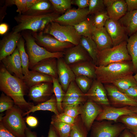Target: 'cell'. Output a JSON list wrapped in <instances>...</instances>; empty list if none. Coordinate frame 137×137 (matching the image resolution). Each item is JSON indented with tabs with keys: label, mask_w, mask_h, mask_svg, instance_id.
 Masks as SVG:
<instances>
[{
	"label": "cell",
	"mask_w": 137,
	"mask_h": 137,
	"mask_svg": "<svg viewBox=\"0 0 137 137\" xmlns=\"http://www.w3.org/2000/svg\"><path fill=\"white\" fill-rule=\"evenodd\" d=\"M0 67V89L5 94L10 97L15 105L23 111H28L34 106L28 102L24 96L28 89L23 80L9 73L3 64Z\"/></svg>",
	"instance_id": "1"
},
{
	"label": "cell",
	"mask_w": 137,
	"mask_h": 137,
	"mask_svg": "<svg viewBox=\"0 0 137 137\" xmlns=\"http://www.w3.org/2000/svg\"><path fill=\"white\" fill-rule=\"evenodd\" d=\"M60 16V14L55 11L38 15L19 14L14 18L18 24L13 28L12 31L15 33L26 30H30L33 33L43 31L48 24Z\"/></svg>",
	"instance_id": "2"
},
{
	"label": "cell",
	"mask_w": 137,
	"mask_h": 137,
	"mask_svg": "<svg viewBox=\"0 0 137 137\" xmlns=\"http://www.w3.org/2000/svg\"><path fill=\"white\" fill-rule=\"evenodd\" d=\"M134 72L131 61L114 63L106 66H95L96 79L103 84L132 74Z\"/></svg>",
	"instance_id": "3"
},
{
	"label": "cell",
	"mask_w": 137,
	"mask_h": 137,
	"mask_svg": "<svg viewBox=\"0 0 137 137\" xmlns=\"http://www.w3.org/2000/svg\"><path fill=\"white\" fill-rule=\"evenodd\" d=\"M22 31V36L26 42L30 69L38 62L45 59L53 57L58 59L63 57L64 52H50L36 43L31 32L25 30Z\"/></svg>",
	"instance_id": "4"
},
{
	"label": "cell",
	"mask_w": 137,
	"mask_h": 137,
	"mask_svg": "<svg viewBox=\"0 0 137 137\" xmlns=\"http://www.w3.org/2000/svg\"><path fill=\"white\" fill-rule=\"evenodd\" d=\"M24 112L15 105L6 111L3 117L0 115V122L10 132L16 137H26L27 127L23 118Z\"/></svg>",
	"instance_id": "5"
},
{
	"label": "cell",
	"mask_w": 137,
	"mask_h": 137,
	"mask_svg": "<svg viewBox=\"0 0 137 137\" xmlns=\"http://www.w3.org/2000/svg\"><path fill=\"white\" fill-rule=\"evenodd\" d=\"M127 42L124 41L112 47L99 52L96 66H105L114 63L131 61L127 48Z\"/></svg>",
	"instance_id": "6"
},
{
	"label": "cell",
	"mask_w": 137,
	"mask_h": 137,
	"mask_svg": "<svg viewBox=\"0 0 137 137\" xmlns=\"http://www.w3.org/2000/svg\"><path fill=\"white\" fill-rule=\"evenodd\" d=\"M43 32L52 35L60 41L70 42L74 45L79 44L81 37L74 26L62 25L54 22L48 24Z\"/></svg>",
	"instance_id": "7"
},
{
	"label": "cell",
	"mask_w": 137,
	"mask_h": 137,
	"mask_svg": "<svg viewBox=\"0 0 137 137\" xmlns=\"http://www.w3.org/2000/svg\"><path fill=\"white\" fill-rule=\"evenodd\" d=\"M125 128L119 123L107 120L97 121L92 125L90 137H118Z\"/></svg>",
	"instance_id": "8"
},
{
	"label": "cell",
	"mask_w": 137,
	"mask_h": 137,
	"mask_svg": "<svg viewBox=\"0 0 137 137\" xmlns=\"http://www.w3.org/2000/svg\"><path fill=\"white\" fill-rule=\"evenodd\" d=\"M31 32L36 43L50 52H64L67 49L74 46L70 42L60 41L52 35L43 31Z\"/></svg>",
	"instance_id": "9"
},
{
	"label": "cell",
	"mask_w": 137,
	"mask_h": 137,
	"mask_svg": "<svg viewBox=\"0 0 137 137\" xmlns=\"http://www.w3.org/2000/svg\"><path fill=\"white\" fill-rule=\"evenodd\" d=\"M110 106L115 107H137V101L128 97L111 84H104Z\"/></svg>",
	"instance_id": "10"
},
{
	"label": "cell",
	"mask_w": 137,
	"mask_h": 137,
	"mask_svg": "<svg viewBox=\"0 0 137 137\" xmlns=\"http://www.w3.org/2000/svg\"><path fill=\"white\" fill-rule=\"evenodd\" d=\"M102 110V106L89 99L81 106L80 117L88 131L98 115Z\"/></svg>",
	"instance_id": "11"
},
{
	"label": "cell",
	"mask_w": 137,
	"mask_h": 137,
	"mask_svg": "<svg viewBox=\"0 0 137 137\" xmlns=\"http://www.w3.org/2000/svg\"><path fill=\"white\" fill-rule=\"evenodd\" d=\"M89 14L88 8L70 9L53 22L62 25L74 26L84 20Z\"/></svg>",
	"instance_id": "12"
},
{
	"label": "cell",
	"mask_w": 137,
	"mask_h": 137,
	"mask_svg": "<svg viewBox=\"0 0 137 137\" xmlns=\"http://www.w3.org/2000/svg\"><path fill=\"white\" fill-rule=\"evenodd\" d=\"M53 93V82H43L29 88L28 96L33 101L40 103L49 99Z\"/></svg>",
	"instance_id": "13"
},
{
	"label": "cell",
	"mask_w": 137,
	"mask_h": 137,
	"mask_svg": "<svg viewBox=\"0 0 137 137\" xmlns=\"http://www.w3.org/2000/svg\"><path fill=\"white\" fill-rule=\"evenodd\" d=\"M85 95L88 99L101 106L110 105L104 84L96 79H93L91 87Z\"/></svg>",
	"instance_id": "14"
},
{
	"label": "cell",
	"mask_w": 137,
	"mask_h": 137,
	"mask_svg": "<svg viewBox=\"0 0 137 137\" xmlns=\"http://www.w3.org/2000/svg\"><path fill=\"white\" fill-rule=\"evenodd\" d=\"M104 27L111 39L113 46L117 45L124 41H127L128 38L127 32L118 21L109 19L106 21Z\"/></svg>",
	"instance_id": "15"
},
{
	"label": "cell",
	"mask_w": 137,
	"mask_h": 137,
	"mask_svg": "<svg viewBox=\"0 0 137 137\" xmlns=\"http://www.w3.org/2000/svg\"><path fill=\"white\" fill-rule=\"evenodd\" d=\"M63 58L69 65L82 61H92L88 53L80 44L66 49L64 52Z\"/></svg>",
	"instance_id": "16"
},
{
	"label": "cell",
	"mask_w": 137,
	"mask_h": 137,
	"mask_svg": "<svg viewBox=\"0 0 137 137\" xmlns=\"http://www.w3.org/2000/svg\"><path fill=\"white\" fill-rule=\"evenodd\" d=\"M58 79L66 92L70 83L75 81L76 76L63 57L57 59Z\"/></svg>",
	"instance_id": "17"
},
{
	"label": "cell",
	"mask_w": 137,
	"mask_h": 137,
	"mask_svg": "<svg viewBox=\"0 0 137 137\" xmlns=\"http://www.w3.org/2000/svg\"><path fill=\"white\" fill-rule=\"evenodd\" d=\"M22 36L21 33L20 32L15 33L12 31L6 34L0 40V61L13 52Z\"/></svg>",
	"instance_id": "18"
},
{
	"label": "cell",
	"mask_w": 137,
	"mask_h": 137,
	"mask_svg": "<svg viewBox=\"0 0 137 137\" xmlns=\"http://www.w3.org/2000/svg\"><path fill=\"white\" fill-rule=\"evenodd\" d=\"M88 99L78 87L75 81L72 82L70 84L63 99L62 107L68 105L84 104Z\"/></svg>",
	"instance_id": "19"
},
{
	"label": "cell",
	"mask_w": 137,
	"mask_h": 137,
	"mask_svg": "<svg viewBox=\"0 0 137 137\" xmlns=\"http://www.w3.org/2000/svg\"><path fill=\"white\" fill-rule=\"evenodd\" d=\"M1 61L4 66L10 74L23 79L21 62L19 50L17 47L13 52L2 59Z\"/></svg>",
	"instance_id": "20"
},
{
	"label": "cell",
	"mask_w": 137,
	"mask_h": 137,
	"mask_svg": "<svg viewBox=\"0 0 137 137\" xmlns=\"http://www.w3.org/2000/svg\"><path fill=\"white\" fill-rule=\"evenodd\" d=\"M102 110L98 115L97 121L107 120L117 122L118 119L121 116L135 113L128 108V106L116 108L110 105L102 106Z\"/></svg>",
	"instance_id": "21"
},
{
	"label": "cell",
	"mask_w": 137,
	"mask_h": 137,
	"mask_svg": "<svg viewBox=\"0 0 137 137\" xmlns=\"http://www.w3.org/2000/svg\"><path fill=\"white\" fill-rule=\"evenodd\" d=\"M58 78L57 59L49 58L38 62L30 69Z\"/></svg>",
	"instance_id": "22"
},
{
	"label": "cell",
	"mask_w": 137,
	"mask_h": 137,
	"mask_svg": "<svg viewBox=\"0 0 137 137\" xmlns=\"http://www.w3.org/2000/svg\"><path fill=\"white\" fill-rule=\"evenodd\" d=\"M91 38L96 44L98 52L113 46L111 39L104 27L96 28Z\"/></svg>",
	"instance_id": "23"
},
{
	"label": "cell",
	"mask_w": 137,
	"mask_h": 137,
	"mask_svg": "<svg viewBox=\"0 0 137 137\" xmlns=\"http://www.w3.org/2000/svg\"><path fill=\"white\" fill-rule=\"evenodd\" d=\"M96 65L92 61H82L69 65L76 76H85L93 79H96Z\"/></svg>",
	"instance_id": "24"
},
{
	"label": "cell",
	"mask_w": 137,
	"mask_h": 137,
	"mask_svg": "<svg viewBox=\"0 0 137 137\" xmlns=\"http://www.w3.org/2000/svg\"><path fill=\"white\" fill-rule=\"evenodd\" d=\"M118 21L130 36L137 31V10L127 12Z\"/></svg>",
	"instance_id": "25"
},
{
	"label": "cell",
	"mask_w": 137,
	"mask_h": 137,
	"mask_svg": "<svg viewBox=\"0 0 137 137\" xmlns=\"http://www.w3.org/2000/svg\"><path fill=\"white\" fill-rule=\"evenodd\" d=\"M107 11L110 19L118 21L127 12L125 0H116L112 5L107 8Z\"/></svg>",
	"instance_id": "26"
},
{
	"label": "cell",
	"mask_w": 137,
	"mask_h": 137,
	"mask_svg": "<svg viewBox=\"0 0 137 137\" xmlns=\"http://www.w3.org/2000/svg\"><path fill=\"white\" fill-rule=\"evenodd\" d=\"M28 89L32 86L43 82H53L51 76L34 70H31L23 79Z\"/></svg>",
	"instance_id": "27"
},
{
	"label": "cell",
	"mask_w": 137,
	"mask_h": 137,
	"mask_svg": "<svg viewBox=\"0 0 137 137\" xmlns=\"http://www.w3.org/2000/svg\"><path fill=\"white\" fill-rule=\"evenodd\" d=\"M55 11L49 0H39L23 14L38 15L50 13Z\"/></svg>",
	"instance_id": "28"
},
{
	"label": "cell",
	"mask_w": 137,
	"mask_h": 137,
	"mask_svg": "<svg viewBox=\"0 0 137 137\" xmlns=\"http://www.w3.org/2000/svg\"><path fill=\"white\" fill-rule=\"evenodd\" d=\"M39 110L49 111L53 112L56 115L59 114L57 109V101L54 94L47 100L39 103L36 105L33 106L28 111L24 112L23 116Z\"/></svg>",
	"instance_id": "29"
},
{
	"label": "cell",
	"mask_w": 137,
	"mask_h": 137,
	"mask_svg": "<svg viewBox=\"0 0 137 137\" xmlns=\"http://www.w3.org/2000/svg\"><path fill=\"white\" fill-rule=\"evenodd\" d=\"M74 26L79 35L90 38H91L93 32L96 29L92 16H88L83 21Z\"/></svg>",
	"instance_id": "30"
},
{
	"label": "cell",
	"mask_w": 137,
	"mask_h": 137,
	"mask_svg": "<svg viewBox=\"0 0 137 137\" xmlns=\"http://www.w3.org/2000/svg\"><path fill=\"white\" fill-rule=\"evenodd\" d=\"M79 44L88 53L93 62L96 65L99 52L96 44L92 38L81 36Z\"/></svg>",
	"instance_id": "31"
},
{
	"label": "cell",
	"mask_w": 137,
	"mask_h": 137,
	"mask_svg": "<svg viewBox=\"0 0 137 137\" xmlns=\"http://www.w3.org/2000/svg\"><path fill=\"white\" fill-rule=\"evenodd\" d=\"M127 48L131 57L134 72H137V31L127 40Z\"/></svg>",
	"instance_id": "32"
},
{
	"label": "cell",
	"mask_w": 137,
	"mask_h": 137,
	"mask_svg": "<svg viewBox=\"0 0 137 137\" xmlns=\"http://www.w3.org/2000/svg\"><path fill=\"white\" fill-rule=\"evenodd\" d=\"M51 125L54 127L59 137H68L70 136L73 125L59 120L55 115L52 117Z\"/></svg>",
	"instance_id": "33"
},
{
	"label": "cell",
	"mask_w": 137,
	"mask_h": 137,
	"mask_svg": "<svg viewBox=\"0 0 137 137\" xmlns=\"http://www.w3.org/2000/svg\"><path fill=\"white\" fill-rule=\"evenodd\" d=\"M25 40L22 36L19 40L17 46L18 49L21 59L22 68L24 76L28 74L29 70V60L28 55L25 50Z\"/></svg>",
	"instance_id": "34"
},
{
	"label": "cell",
	"mask_w": 137,
	"mask_h": 137,
	"mask_svg": "<svg viewBox=\"0 0 137 137\" xmlns=\"http://www.w3.org/2000/svg\"><path fill=\"white\" fill-rule=\"evenodd\" d=\"M39 0H8L5 1V5L7 6L13 5L17 7L16 11L19 14H23L27 12Z\"/></svg>",
	"instance_id": "35"
},
{
	"label": "cell",
	"mask_w": 137,
	"mask_h": 137,
	"mask_svg": "<svg viewBox=\"0 0 137 137\" xmlns=\"http://www.w3.org/2000/svg\"><path fill=\"white\" fill-rule=\"evenodd\" d=\"M123 93L131 87L137 85L132 74H130L112 81L111 83Z\"/></svg>",
	"instance_id": "36"
},
{
	"label": "cell",
	"mask_w": 137,
	"mask_h": 137,
	"mask_svg": "<svg viewBox=\"0 0 137 137\" xmlns=\"http://www.w3.org/2000/svg\"><path fill=\"white\" fill-rule=\"evenodd\" d=\"M117 122L123 124L132 133L137 132V113L123 115L118 119Z\"/></svg>",
	"instance_id": "37"
},
{
	"label": "cell",
	"mask_w": 137,
	"mask_h": 137,
	"mask_svg": "<svg viewBox=\"0 0 137 137\" xmlns=\"http://www.w3.org/2000/svg\"><path fill=\"white\" fill-rule=\"evenodd\" d=\"M52 77L53 92L56 98L57 109L60 113L63 112L62 104L65 92L63 89L58 79Z\"/></svg>",
	"instance_id": "38"
},
{
	"label": "cell",
	"mask_w": 137,
	"mask_h": 137,
	"mask_svg": "<svg viewBox=\"0 0 137 137\" xmlns=\"http://www.w3.org/2000/svg\"><path fill=\"white\" fill-rule=\"evenodd\" d=\"M88 131L83 125L80 117L76 118L70 134V137H87Z\"/></svg>",
	"instance_id": "39"
},
{
	"label": "cell",
	"mask_w": 137,
	"mask_h": 137,
	"mask_svg": "<svg viewBox=\"0 0 137 137\" xmlns=\"http://www.w3.org/2000/svg\"><path fill=\"white\" fill-rule=\"evenodd\" d=\"M55 11L59 14L65 13L71 9L72 0H49Z\"/></svg>",
	"instance_id": "40"
},
{
	"label": "cell",
	"mask_w": 137,
	"mask_h": 137,
	"mask_svg": "<svg viewBox=\"0 0 137 137\" xmlns=\"http://www.w3.org/2000/svg\"><path fill=\"white\" fill-rule=\"evenodd\" d=\"M93 80L86 76L80 75L76 76L75 81L81 90L85 94L91 87Z\"/></svg>",
	"instance_id": "41"
},
{
	"label": "cell",
	"mask_w": 137,
	"mask_h": 137,
	"mask_svg": "<svg viewBox=\"0 0 137 137\" xmlns=\"http://www.w3.org/2000/svg\"><path fill=\"white\" fill-rule=\"evenodd\" d=\"M92 19L94 24L96 28L104 27L106 21L110 19L107 11L105 10L94 14Z\"/></svg>",
	"instance_id": "42"
},
{
	"label": "cell",
	"mask_w": 137,
	"mask_h": 137,
	"mask_svg": "<svg viewBox=\"0 0 137 137\" xmlns=\"http://www.w3.org/2000/svg\"><path fill=\"white\" fill-rule=\"evenodd\" d=\"M15 105L13 100L10 97L2 92L0 97V112L7 111Z\"/></svg>",
	"instance_id": "43"
},
{
	"label": "cell",
	"mask_w": 137,
	"mask_h": 137,
	"mask_svg": "<svg viewBox=\"0 0 137 137\" xmlns=\"http://www.w3.org/2000/svg\"><path fill=\"white\" fill-rule=\"evenodd\" d=\"M105 6L104 0H90L88 8L89 14H94L103 11Z\"/></svg>",
	"instance_id": "44"
},
{
	"label": "cell",
	"mask_w": 137,
	"mask_h": 137,
	"mask_svg": "<svg viewBox=\"0 0 137 137\" xmlns=\"http://www.w3.org/2000/svg\"><path fill=\"white\" fill-rule=\"evenodd\" d=\"M81 105L73 104L66 105L63 108V112L76 118L80 115Z\"/></svg>",
	"instance_id": "45"
},
{
	"label": "cell",
	"mask_w": 137,
	"mask_h": 137,
	"mask_svg": "<svg viewBox=\"0 0 137 137\" xmlns=\"http://www.w3.org/2000/svg\"><path fill=\"white\" fill-rule=\"evenodd\" d=\"M56 117L59 120L72 125H73L75 122L76 118L71 117L63 112L58 115L55 114Z\"/></svg>",
	"instance_id": "46"
},
{
	"label": "cell",
	"mask_w": 137,
	"mask_h": 137,
	"mask_svg": "<svg viewBox=\"0 0 137 137\" xmlns=\"http://www.w3.org/2000/svg\"><path fill=\"white\" fill-rule=\"evenodd\" d=\"M123 93L130 98L137 101V85L131 87Z\"/></svg>",
	"instance_id": "47"
},
{
	"label": "cell",
	"mask_w": 137,
	"mask_h": 137,
	"mask_svg": "<svg viewBox=\"0 0 137 137\" xmlns=\"http://www.w3.org/2000/svg\"><path fill=\"white\" fill-rule=\"evenodd\" d=\"M25 122L29 126L32 128L36 127L38 124L37 118L32 116H27L25 118Z\"/></svg>",
	"instance_id": "48"
},
{
	"label": "cell",
	"mask_w": 137,
	"mask_h": 137,
	"mask_svg": "<svg viewBox=\"0 0 137 137\" xmlns=\"http://www.w3.org/2000/svg\"><path fill=\"white\" fill-rule=\"evenodd\" d=\"M90 0H72L71 3L77 6L78 8L85 9L89 7Z\"/></svg>",
	"instance_id": "49"
},
{
	"label": "cell",
	"mask_w": 137,
	"mask_h": 137,
	"mask_svg": "<svg viewBox=\"0 0 137 137\" xmlns=\"http://www.w3.org/2000/svg\"><path fill=\"white\" fill-rule=\"evenodd\" d=\"M0 137H16L9 131L0 122Z\"/></svg>",
	"instance_id": "50"
},
{
	"label": "cell",
	"mask_w": 137,
	"mask_h": 137,
	"mask_svg": "<svg viewBox=\"0 0 137 137\" xmlns=\"http://www.w3.org/2000/svg\"><path fill=\"white\" fill-rule=\"evenodd\" d=\"M127 12L137 10V0H126Z\"/></svg>",
	"instance_id": "51"
},
{
	"label": "cell",
	"mask_w": 137,
	"mask_h": 137,
	"mask_svg": "<svg viewBox=\"0 0 137 137\" xmlns=\"http://www.w3.org/2000/svg\"><path fill=\"white\" fill-rule=\"evenodd\" d=\"M118 137H135V136L130 131L125 128L121 133Z\"/></svg>",
	"instance_id": "52"
},
{
	"label": "cell",
	"mask_w": 137,
	"mask_h": 137,
	"mask_svg": "<svg viewBox=\"0 0 137 137\" xmlns=\"http://www.w3.org/2000/svg\"><path fill=\"white\" fill-rule=\"evenodd\" d=\"M9 29L8 24L5 23H1L0 25V34L3 35L7 33Z\"/></svg>",
	"instance_id": "53"
},
{
	"label": "cell",
	"mask_w": 137,
	"mask_h": 137,
	"mask_svg": "<svg viewBox=\"0 0 137 137\" xmlns=\"http://www.w3.org/2000/svg\"><path fill=\"white\" fill-rule=\"evenodd\" d=\"M47 137H59L53 126L50 125Z\"/></svg>",
	"instance_id": "54"
},
{
	"label": "cell",
	"mask_w": 137,
	"mask_h": 137,
	"mask_svg": "<svg viewBox=\"0 0 137 137\" xmlns=\"http://www.w3.org/2000/svg\"><path fill=\"white\" fill-rule=\"evenodd\" d=\"M26 137H38L37 133L33 131H32L31 130L28 128H27L25 131ZM41 137H44L42 136Z\"/></svg>",
	"instance_id": "55"
},
{
	"label": "cell",
	"mask_w": 137,
	"mask_h": 137,
	"mask_svg": "<svg viewBox=\"0 0 137 137\" xmlns=\"http://www.w3.org/2000/svg\"><path fill=\"white\" fill-rule=\"evenodd\" d=\"M116 0H104L105 6L107 8L110 6L116 1Z\"/></svg>",
	"instance_id": "56"
},
{
	"label": "cell",
	"mask_w": 137,
	"mask_h": 137,
	"mask_svg": "<svg viewBox=\"0 0 137 137\" xmlns=\"http://www.w3.org/2000/svg\"><path fill=\"white\" fill-rule=\"evenodd\" d=\"M129 109L135 113H137V107L128 106Z\"/></svg>",
	"instance_id": "57"
},
{
	"label": "cell",
	"mask_w": 137,
	"mask_h": 137,
	"mask_svg": "<svg viewBox=\"0 0 137 137\" xmlns=\"http://www.w3.org/2000/svg\"><path fill=\"white\" fill-rule=\"evenodd\" d=\"M133 77L137 83V72L136 74L133 76Z\"/></svg>",
	"instance_id": "58"
},
{
	"label": "cell",
	"mask_w": 137,
	"mask_h": 137,
	"mask_svg": "<svg viewBox=\"0 0 137 137\" xmlns=\"http://www.w3.org/2000/svg\"><path fill=\"white\" fill-rule=\"evenodd\" d=\"M133 133L135 135V137H137V132Z\"/></svg>",
	"instance_id": "59"
},
{
	"label": "cell",
	"mask_w": 137,
	"mask_h": 137,
	"mask_svg": "<svg viewBox=\"0 0 137 137\" xmlns=\"http://www.w3.org/2000/svg\"><path fill=\"white\" fill-rule=\"evenodd\" d=\"M68 137H70V136H68Z\"/></svg>",
	"instance_id": "60"
}]
</instances>
